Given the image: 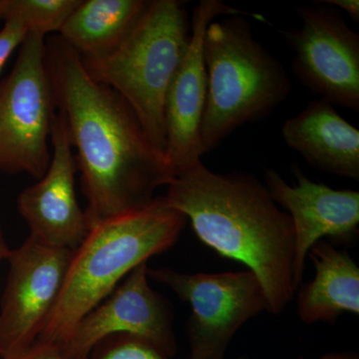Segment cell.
Returning a JSON list of instances; mask_svg holds the SVG:
<instances>
[{
  "label": "cell",
  "mask_w": 359,
  "mask_h": 359,
  "mask_svg": "<svg viewBox=\"0 0 359 359\" xmlns=\"http://www.w3.org/2000/svg\"><path fill=\"white\" fill-rule=\"evenodd\" d=\"M46 65L76 148L89 226L153 202L175 175L128 103L90 76L80 54L60 36L46 41Z\"/></svg>",
  "instance_id": "cell-1"
},
{
  "label": "cell",
  "mask_w": 359,
  "mask_h": 359,
  "mask_svg": "<svg viewBox=\"0 0 359 359\" xmlns=\"http://www.w3.org/2000/svg\"><path fill=\"white\" fill-rule=\"evenodd\" d=\"M167 187L168 205L205 245L256 275L269 313L285 311L295 292L294 224L264 184L252 174L215 173L200 161Z\"/></svg>",
  "instance_id": "cell-2"
},
{
  "label": "cell",
  "mask_w": 359,
  "mask_h": 359,
  "mask_svg": "<svg viewBox=\"0 0 359 359\" xmlns=\"http://www.w3.org/2000/svg\"><path fill=\"white\" fill-rule=\"evenodd\" d=\"M187 221L162 196L142 209L90 226L73 252L57 302L37 340L61 346L78 321L107 299L123 278L174 245Z\"/></svg>",
  "instance_id": "cell-3"
},
{
  "label": "cell",
  "mask_w": 359,
  "mask_h": 359,
  "mask_svg": "<svg viewBox=\"0 0 359 359\" xmlns=\"http://www.w3.org/2000/svg\"><path fill=\"white\" fill-rule=\"evenodd\" d=\"M203 52L208 80L200 131L204 155L245 123L269 117L292 84L282 63L255 39L245 16L212 21Z\"/></svg>",
  "instance_id": "cell-4"
},
{
  "label": "cell",
  "mask_w": 359,
  "mask_h": 359,
  "mask_svg": "<svg viewBox=\"0 0 359 359\" xmlns=\"http://www.w3.org/2000/svg\"><path fill=\"white\" fill-rule=\"evenodd\" d=\"M192 34L185 2L152 0L121 43L104 55L82 57L85 70L117 92L165 155V99ZM166 157V156H165Z\"/></svg>",
  "instance_id": "cell-5"
},
{
  "label": "cell",
  "mask_w": 359,
  "mask_h": 359,
  "mask_svg": "<svg viewBox=\"0 0 359 359\" xmlns=\"http://www.w3.org/2000/svg\"><path fill=\"white\" fill-rule=\"evenodd\" d=\"M56 108L45 36L28 33L13 70L0 83V171L42 178L50 164Z\"/></svg>",
  "instance_id": "cell-6"
},
{
  "label": "cell",
  "mask_w": 359,
  "mask_h": 359,
  "mask_svg": "<svg viewBox=\"0 0 359 359\" xmlns=\"http://www.w3.org/2000/svg\"><path fill=\"white\" fill-rule=\"evenodd\" d=\"M149 278L190 304L189 359H224L231 339L257 314L268 311L263 285L249 269L223 273H184L148 268Z\"/></svg>",
  "instance_id": "cell-7"
},
{
  "label": "cell",
  "mask_w": 359,
  "mask_h": 359,
  "mask_svg": "<svg viewBox=\"0 0 359 359\" xmlns=\"http://www.w3.org/2000/svg\"><path fill=\"white\" fill-rule=\"evenodd\" d=\"M73 252L30 236L11 250L0 309V358H11L37 341L60 294Z\"/></svg>",
  "instance_id": "cell-8"
},
{
  "label": "cell",
  "mask_w": 359,
  "mask_h": 359,
  "mask_svg": "<svg viewBox=\"0 0 359 359\" xmlns=\"http://www.w3.org/2000/svg\"><path fill=\"white\" fill-rule=\"evenodd\" d=\"M318 2V1H316ZM295 8L302 26L285 33L302 83L332 105L359 110V35L325 4Z\"/></svg>",
  "instance_id": "cell-9"
},
{
  "label": "cell",
  "mask_w": 359,
  "mask_h": 359,
  "mask_svg": "<svg viewBox=\"0 0 359 359\" xmlns=\"http://www.w3.org/2000/svg\"><path fill=\"white\" fill-rule=\"evenodd\" d=\"M148 263L135 268L114 292L81 318L60 347L66 359H88L104 340L131 335L152 344L167 358L177 351L173 316L150 287Z\"/></svg>",
  "instance_id": "cell-10"
},
{
  "label": "cell",
  "mask_w": 359,
  "mask_h": 359,
  "mask_svg": "<svg viewBox=\"0 0 359 359\" xmlns=\"http://www.w3.org/2000/svg\"><path fill=\"white\" fill-rule=\"evenodd\" d=\"M222 15L249 16L268 23L262 14L245 13L221 0H202L194 9L190 44L165 99V156L175 177L203 156L200 131L208 91L203 41L208 26Z\"/></svg>",
  "instance_id": "cell-11"
},
{
  "label": "cell",
  "mask_w": 359,
  "mask_h": 359,
  "mask_svg": "<svg viewBox=\"0 0 359 359\" xmlns=\"http://www.w3.org/2000/svg\"><path fill=\"white\" fill-rule=\"evenodd\" d=\"M297 184L290 186L276 170L266 169L264 186L271 198L289 214L294 224L295 259L292 283L295 292L302 285L309 250L323 238L349 244L358 236L359 193L334 190L318 184L294 165Z\"/></svg>",
  "instance_id": "cell-12"
},
{
  "label": "cell",
  "mask_w": 359,
  "mask_h": 359,
  "mask_svg": "<svg viewBox=\"0 0 359 359\" xmlns=\"http://www.w3.org/2000/svg\"><path fill=\"white\" fill-rule=\"evenodd\" d=\"M51 160L46 173L21 192L18 211L30 237L57 249L75 250L90 230L75 189L76 159L73 156L65 116L56 115L51 132Z\"/></svg>",
  "instance_id": "cell-13"
},
{
  "label": "cell",
  "mask_w": 359,
  "mask_h": 359,
  "mask_svg": "<svg viewBox=\"0 0 359 359\" xmlns=\"http://www.w3.org/2000/svg\"><path fill=\"white\" fill-rule=\"evenodd\" d=\"M283 141L314 169L359 180V130L325 99L283 122Z\"/></svg>",
  "instance_id": "cell-14"
},
{
  "label": "cell",
  "mask_w": 359,
  "mask_h": 359,
  "mask_svg": "<svg viewBox=\"0 0 359 359\" xmlns=\"http://www.w3.org/2000/svg\"><path fill=\"white\" fill-rule=\"evenodd\" d=\"M308 256L316 275L297 295L299 320L306 325L334 323L344 313L358 316L359 268L351 255L321 240Z\"/></svg>",
  "instance_id": "cell-15"
},
{
  "label": "cell",
  "mask_w": 359,
  "mask_h": 359,
  "mask_svg": "<svg viewBox=\"0 0 359 359\" xmlns=\"http://www.w3.org/2000/svg\"><path fill=\"white\" fill-rule=\"evenodd\" d=\"M145 0H80L59 36L82 57H97L116 48L145 11Z\"/></svg>",
  "instance_id": "cell-16"
},
{
  "label": "cell",
  "mask_w": 359,
  "mask_h": 359,
  "mask_svg": "<svg viewBox=\"0 0 359 359\" xmlns=\"http://www.w3.org/2000/svg\"><path fill=\"white\" fill-rule=\"evenodd\" d=\"M80 0H0L2 20L18 18L28 32L42 35L60 32Z\"/></svg>",
  "instance_id": "cell-17"
},
{
  "label": "cell",
  "mask_w": 359,
  "mask_h": 359,
  "mask_svg": "<svg viewBox=\"0 0 359 359\" xmlns=\"http://www.w3.org/2000/svg\"><path fill=\"white\" fill-rule=\"evenodd\" d=\"M114 340L94 351L88 359H169L159 349L138 337L115 335Z\"/></svg>",
  "instance_id": "cell-18"
},
{
  "label": "cell",
  "mask_w": 359,
  "mask_h": 359,
  "mask_svg": "<svg viewBox=\"0 0 359 359\" xmlns=\"http://www.w3.org/2000/svg\"><path fill=\"white\" fill-rule=\"evenodd\" d=\"M4 20L6 23L0 30V72L11 54L23 43L29 33L18 18L8 16Z\"/></svg>",
  "instance_id": "cell-19"
},
{
  "label": "cell",
  "mask_w": 359,
  "mask_h": 359,
  "mask_svg": "<svg viewBox=\"0 0 359 359\" xmlns=\"http://www.w3.org/2000/svg\"><path fill=\"white\" fill-rule=\"evenodd\" d=\"M7 359H66L60 347L50 342L37 340L25 351Z\"/></svg>",
  "instance_id": "cell-20"
},
{
  "label": "cell",
  "mask_w": 359,
  "mask_h": 359,
  "mask_svg": "<svg viewBox=\"0 0 359 359\" xmlns=\"http://www.w3.org/2000/svg\"><path fill=\"white\" fill-rule=\"evenodd\" d=\"M318 4L325 6H337L348 14L353 22H359V1L358 0H321Z\"/></svg>",
  "instance_id": "cell-21"
},
{
  "label": "cell",
  "mask_w": 359,
  "mask_h": 359,
  "mask_svg": "<svg viewBox=\"0 0 359 359\" xmlns=\"http://www.w3.org/2000/svg\"><path fill=\"white\" fill-rule=\"evenodd\" d=\"M318 359H359L358 353L353 351H337L323 354Z\"/></svg>",
  "instance_id": "cell-22"
},
{
  "label": "cell",
  "mask_w": 359,
  "mask_h": 359,
  "mask_svg": "<svg viewBox=\"0 0 359 359\" xmlns=\"http://www.w3.org/2000/svg\"><path fill=\"white\" fill-rule=\"evenodd\" d=\"M11 250L7 247L6 240H4V233H2L1 228H0V262L7 259L11 255Z\"/></svg>",
  "instance_id": "cell-23"
},
{
  "label": "cell",
  "mask_w": 359,
  "mask_h": 359,
  "mask_svg": "<svg viewBox=\"0 0 359 359\" xmlns=\"http://www.w3.org/2000/svg\"><path fill=\"white\" fill-rule=\"evenodd\" d=\"M0 20H2L1 8H0Z\"/></svg>",
  "instance_id": "cell-24"
},
{
  "label": "cell",
  "mask_w": 359,
  "mask_h": 359,
  "mask_svg": "<svg viewBox=\"0 0 359 359\" xmlns=\"http://www.w3.org/2000/svg\"><path fill=\"white\" fill-rule=\"evenodd\" d=\"M240 359H243V358H240Z\"/></svg>",
  "instance_id": "cell-25"
}]
</instances>
